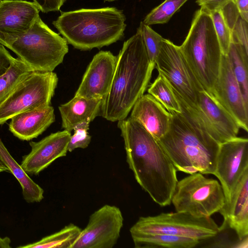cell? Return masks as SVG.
I'll return each instance as SVG.
<instances>
[{
  "mask_svg": "<svg viewBox=\"0 0 248 248\" xmlns=\"http://www.w3.org/2000/svg\"><path fill=\"white\" fill-rule=\"evenodd\" d=\"M123 138L126 162L137 182L161 207L171 203L178 181L176 170L156 140L138 121L118 122Z\"/></svg>",
  "mask_w": 248,
  "mask_h": 248,
  "instance_id": "1",
  "label": "cell"
},
{
  "mask_svg": "<svg viewBox=\"0 0 248 248\" xmlns=\"http://www.w3.org/2000/svg\"><path fill=\"white\" fill-rule=\"evenodd\" d=\"M155 63L148 56L141 32L124 43L117 57L109 91L103 99L100 112L112 122L125 119L148 87Z\"/></svg>",
  "mask_w": 248,
  "mask_h": 248,
  "instance_id": "2",
  "label": "cell"
},
{
  "mask_svg": "<svg viewBox=\"0 0 248 248\" xmlns=\"http://www.w3.org/2000/svg\"><path fill=\"white\" fill-rule=\"evenodd\" d=\"M169 112V130L158 141L176 170L214 175L220 144L183 113Z\"/></svg>",
  "mask_w": 248,
  "mask_h": 248,
  "instance_id": "3",
  "label": "cell"
},
{
  "mask_svg": "<svg viewBox=\"0 0 248 248\" xmlns=\"http://www.w3.org/2000/svg\"><path fill=\"white\" fill-rule=\"evenodd\" d=\"M123 11L116 7L61 12L52 24L67 43L81 50L109 46L121 40L126 25Z\"/></svg>",
  "mask_w": 248,
  "mask_h": 248,
  "instance_id": "4",
  "label": "cell"
},
{
  "mask_svg": "<svg viewBox=\"0 0 248 248\" xmlns=\"http://www.w3.org/2000/svg\"><path fill=\"white\" fill-rule=\"evenodd\" d=\"M0 44L8 47L32 71L53 72L68 52V43L38 17L27 30L0 34Z\"/></svg>",
  "mask_w": 248,
  "mask_h": 248,
  "instance_id": "5",
  "label": "cell"
},
{
  "mask_svg": "<svg viewBox=\"0 0 248 248\" xmlns=\"http://www.w3.org/2000/svg\"><path fill=\"white\" fill-rule=\"evenodd\" d=\"M179 46L203 89L212 94L222 54L209 15L201 9L195 12L187 35Z\"/></svg>",
  "mask_w": 248,
  "mask_h": 248,
  "instance_id": "6",
  "label": "cell"
},
{
  "mask_svg": "<svg viewBox=\"0 0 248 248\" xmlns=\"http://www.w3.org/2000/svg\"><path fill=\"white\" fill-rule=\"evenodd\" d=\"M171 202L176 212L204 217L219 212L225 205V198L217 180L198 172L177 181Z\"/></svg>",
  "mask_w": 248,
  "mask_h": 248,
  "instance_id": "7",
  "label": "cell"
},
{
  "mask_svg": "<svg viewBox=\"0 0 248 248\" xmlns=\"http://www.w3.org/2000/svg\"><path fill=\"white\" fill-rule=\"evenodd\" d=\"M129 231L130 234H164L191 238L201 242L216 237L220 228L210 217H198L176 212L140 217Z\"/></svg>",
  "mask_w": 248,
  "mask_h": 248,
  "instance_id": "8",
  "label": "cell"
},
{
  "mask_svg": "<svg viewBox=\"0 0 248 248\" xmlns=\"http://www.w3.org/2000/svg\"><path fill=\"white\" fill-rule=\"evenodd\" d=\"M58 82L53 72H30L0 104V124L18 113L50 106Z\"/></svg>",
  "mask_w": 248,
  "mask_h": 248,
  "instance_id": "9",
  "label": "cell"
},
{
  "mask_svg": "<svg viewBox=\"0 0 248 248\" xmlns=\"http://www.w3.org/2000/svg\"><path fill=\"white\" fill-rule=\"evenodd\" d=\"M175 96L182 113L194 121L219 144L237 137L239 124L212 94L205 91L200 92L194 105H188Z\"/></svg>",
  "mask_w": 248,
  "mask_h": 248,
  "instance_id": "10",
  "label": "cell"
},
{
  "mask_svg": "<svg viewBox=\"0 0 248 248\" xmlns=\"http://www.w3.org/2000/svg\"><path fill=\"white\" fill-rule=\"evenodd\" d=\"M156 68L170 85L174 93L188 105H194L204 91L190 69L179 46L163 38L155 61Z\"/></svg>",
  "mask_w": 248,
  "mask_h": 248,
  "instance_id": "11",
  "label": "cell"
},
{
  "mask_svg": "<svg viewBox=\"0 0 248 248\" xmlns=\"http://www.w3.org/2000/svg\"><path fill=\"white\" fill-rule=\"evenodd\" d=\"M123 222L118 207L104 205L90 216L71 248H112L120 237Z\"/></svg>",
  "mask_w": 248,
  "mask_h": 248,
  "instance_id": "12",
  "label": "cell"
},
{
  "mask_svg": "<svg viewBox=\"0 0 248 248\" xmlns=\"http://www.w3.org/2000/svg\"><path fill=\"white\" fill-rule=\"evenodd\" d=\"M247 169V138L237 137L220 144L214 175L219 180L223 189L225 205L229 202L234 187Z\"/></svg>",
  "mask_w": 248,
  "mask_h": 248,
  "instance_id": "13",
  "label": "cell"
},
{
  "mask_svg": "<svg viewBox=\"0 0 248 248\" xmlns=\"http://www.w3.org/2000/svg\"><path fill=\"white\" fill-rule=\"evenodd\" d=\"M212 94L217 102L236 120L240 128L248 131V107L226 55H222L219 74Z\"/></svg>",
  "mask_w": 248,
  "mask_h": 248,
  "instance_id": "14",
  "label": "cell"
},
{
  "mask_svg": "<svg viewBox=\"0 0 248 248\" xmlns=\"http://www.w3.org/2000/svg\"><path fill=\"white\" fill-rule=\"evenodd\" d=\"M71 136L66 130L51 133L38 142L31 141L30 152L22 157L20 166L30 175H38L57 159L65 156Z\"/></svg>",
  "mask_w": 248,
  "mask_h": 248,
  "instance_id": "15",
  "label": "cell"
},
{
  "mask_svg": "<svg viewBox=\"0 0 248 248\" xmlns=\"http://www.w3.org/2000/svg\"><path fill=\"white\" fill-rule=\"evenodd\" d=\"M117 57L110 51H100L89 63L75 95L103 99L108 94L114 74Z\"/></svg>",
  "mask_w": 248,
  "mask_h": 248,
  "instance_id": "16",
  "label": "cell"
},
{
  "mask_svg": "<svg viewBox=\"0 0 248 248\" xmlns=\"http://www.w3.org/2000/svg\"><path fill=\"white\" fill-rule=\"evenodd\" d=\"M223 216L222 226L227 225L236 233L239 241L248 236V169L234 187L229 202L219 212Z\"/></svg>",
  "mask_w": 248,
  "mask_h": 248,
  "instance_id": "17",
  "label": "cell"
},
{
  "mask_svg": "<svg viewBox=\"0 0 248 248\" xmlns=\"http://www.w3.org/2000/svg\"><path fill=\"white\" fill-rule=\"evenodd\" d=\"M33 2L22 0L0 1V34H15L29 29L39 17Z\"/></svg>",
  "mask_w": 248,
  "mask_h": 248,
  "instance_id": "18",
  "label": "cell"
},
{
  "mask_svg": "<svg viewBox=\"0 0 248 248\" xmlns=\"http://www.w3.org/2000/svg\"><path fill=\"white\" fill-rule=\"evenodd\" d=\"M131 111L130 117L139 122L156 140L168 132L170 113L151 94L142 95Z\"/></svg>",
  "mask_w": 248,
  "mask_h": 248,
  "instance_id": "19",
  "label": "cell"
},
{
  "mask_svg": "<svg viewBox=\"0 0 248 248\" xmlns=\"http://www.w3.org/2000/svg\"><path fill=\"white\" fill-rule=\"evenodd\" d=\"M10 120V131L19 140L29 141L42 134L54 122V109L49 106L18 113Z\"/></svg>",
  "mask_w": 248,
  "mask_h": 248,
  "instance_id": "20",
  "label": "cell"
},
{
  "mask_svg": "<svg viewBox=\"0 0 248 248\" xmlns=\"http://www.w3.org/2000/svg\"><path fill=\"white\" fill-rule=\"evenodd\" d=\"M102 100L75 95L67 103L61 105L59 110L62 128L71 132L79 124L92 122L100 112Z\"/></svg>",
  "mask_w": 248,
  "mask_h": 248,
  "instance_id": "21",
  "label": "cell"
},
{
  "mask_svg": "<svg viewBox=\"0 0 248 248\" xmlns=\"http://www.w3.org/2000/svg\"><path fill=\"white\" fill-rule=\"evenodd\" d=\"M0 157L19 183L24 199L28 203L40 202L44 199L43 189L34 181L12 156L0 139Z\"/></svg>",
  "mask_w": 248,
  "mask_h": 248,
  "instance_id": "22",
  "label": "cell"
},
{
  "mask_svg": "<svg viewBox=\"0 0 248 248\" xmlns=\"http://www.w3.org/2000/svg\"><path fill=\"white\" fill-rule=\"evenodd\" d=\"M135 248H192L200 242L196 239L164 234H131Z\"/></svg>",
  "mask_w": 248,
  "mask_h": 248,
  "instance_id": "23",
  "label": "cell"
},
{
  "mask_svg": "<svg viewBox=\"0 0 248 248\" xmlns=\"http://www.w3.org/2000/svg\"><path fill=\"white\" fill-rule=\"evenodd\" d=\"M226 56L230 62L243 100L248 107V52L239 44L231 42Z\"/></svg>",
  "mask_w": 248,
  "mask_h": 248,
  "instance_id": "24",
  "label": "cell"
},
{
  "mask_svg": "<svg viewBox=\"0 0 248 248\" xmlns=\"http://www.w3.org/2000/svg\"><path fill=\"white\" fill-rule=\"evenodd\" d=\"M81 229L70 223L60 231L31 243L17 247L20 248H71Z\"/></svg>",
  "mask_w": 248,
  "mask_h": 248,
  "instance_id": "25",
  "label": "cell"
},
{
  "mask_svg": "<svg viewBox=\"0 0 248 248\" xmlns=\"http://www.w3.org/2000/svg\"><path fill=\"white\" fill-rule=\"evenodd\" d=\"M31 71L19 58H15L9 69L0 77V104Z\"/></svg>",
  "mask_w": 248,
  "mask_h": 248,
  "instance_id": "26",
  "label": "cell"
},
{
  "mask_svg": "<svg viewBox=\"0 0 248 248\" xmlns=\"http://www.w3.org/2000/svg\"><path fill=\"white\" fill-rule=\"evenodd\" d=\"M149 94L153 96L168 111L181 113V108L173 90L167 80L159 74L148 89Z\"/></svg>",
  "mask_w": 248,
  "mask_h": 248,
  "instance_id": "27",
  "label": "cell"
},
{
  "mask_svg": "<svg viewBox=\"0 0 248 248\" xmlns=\"http://www.w3.org/2000/svg\"><path fill=\"white\" fill-rule=\"evenodd\" d=\"M188 0H165L153 9L142 21L150 26L167 23L172 16Z\"/></svg>",
  "mask_w": 248,
  "mask_h": 248,
  "instance_id": "28",
  "label": "cell"
},
{
  "mask_svg": "<svg viewBox=\"0 0 248 248\" xmlns=\"http://www.w3.org/2000/svg\"><path fill=\"white\" fill-rule=\"evenodd\" d=\"M138 28L141 32L149 59L155 63L163 38L142 21Z\"/></svg>",
  "mask_w": 248,
  "mask_h": 248,
  "instance_id": "29",
  "label": "cell"
},
{
  "mask_svg": "<svg viewBox=\"0 0 248 248\" xmlns=\"http://www.w3.org/2000/svg\"><path fill=\"white\" fill-rule=\"evenodd\" d=\"M222 55H227L232 41L231 31L225 21L220 10L210 15Z\"/></svg>",
  "mask_w": 248,
  "mask_h": 248,
  "instance_id": "30",
  "label": "cell"
},
{
  "mask_svg": "<svg viewBox=\"0 0 248 248\" xmlns=\"http://www.w3.org/2000/svg\"><path fill=\"white\" fill-rule=\"evenodd\" d=\"M89 124L83 122L77 125L73 129L68 145V152H71L77 148H87L91 141V136L88 133Z\"/></svg>",
  "mask_w": 248,
  "mask_h": 248,
  "instance_id": "31",
  "label": "cell"
},
{
  "mask_svg": "<svg viewBox=\"0 0 248 248\" xmlns=\"http://www.w3.org/2000/svg\"><path fill=\"white\" fill-rule=\"evenodd\" d=\"M248 22L239 17L231 31V42L239 44L248 52Z\"/></svg>",
  "mask_w": 248,
  "mask_h": 248,
  "instance_id": "32",
  "label": "cell"
},
{
  "mask_svg": "<svg viewBox=\"0 0 248 248\" xmlns=\"http://www.w3.org/2000/svg\"><path fill=\"white\" fill-rule=\"evenodd\" d=\"M223 18L232 31L240 17L235 3L230 0L220 10Z\"/></svg>",
  "mask_w": 248,
  "mask_h": 248,
  "instance_id": "33",
  "label": "cell"
},
{
  "mask_svg": "<svg viewBox=\"0 0 248 248\" xmlns=\"http://www.w3.org/2000/svg\"><path fill=\"white\" fill-rule=\"evenodd\" d=\"M40 11L47 13L49 12L58 11L64 4L65 0H33Z\"/></svg>",
  "mask_w": 248,
  "mask_h": 248,
  "instance_id": "34",
  "label": "cell"
},
{
  "mask_svg": "<svg viewBox=\"0 0 248 248\" xmlns=\"http://www.w3.org/2000/svg\"><path fill=\"white\" fill-rule=\"evenodd\" d=\"M230 0H197L196 2L201 6V9L210 15L212 13L220 10Z\"/></svg>",
  "mask_w": 248,
  "mask_h": 248,
  "instance_id": "35",
  "label": "cell"
},
{
  "mask_svg": "<svg viewBox=\"0 0 248 248\" xmlns=\"http://www.w3.org/2000/svg\"><path fill=\"white\" fill-rule=\"evenodd\" d=\"M15 58L0 44V77L9 69Z\"/></svg>",
  "mask_w": 248,
  "mask_h": 248,
  "instance_id": "36",
  "label": "cell"
},
{
  "mask_svg": "<svg viewBox=\"0 0 248 248\" xmlns=\"http://www.w3.org/2000/svg\"><path fill=\"white\" fill-rule=\"evenodd\" d=\"M240 16L248 22V0H233Z\"/></svg>",
  "mask_w": 248,
  "mask_h": 248,
  "instance_id": "37",
  "label": "cell"
},
{
  "mask_svg": "<svg viewBox=\"0 0 248 248\" xmlns=\"http://www.w3.org/2000/svg\"><path fill=\"white\" fill-rule=\"evenodd\" d=\"M11 239L8 237H1L0 236V248H11Z\"/></svg>",
  "mask_w": 248,
  "mask_h": 248,
  "instance_id": "38",
  "label": "cell"
},
{
  "mask_svg": "<svg viewBox=\"0 0 248 248\" xmlns=\"http://www.w3.org/2000/svg\"><path fill=\"white\" fill-rule=\"evenodd\" d=\"M5 171L10 172L9 169L5 165L0 157V173Z\"/></svg>",
  "mask_w": 248,
  "mask_h": 248,
  "instance_id": "39",
  "label": "cell"
},
{
  "mask_svg": "<svg viewBox=\"0 0 248 248\" xmlns=\"http://www.w3.org/2000/svg\"><path fill=\"white\" fill-rule=\"evenodd\" d=\"M104 0L108 1H113L118 0Z\"/></svg>",
  "mask_w": 248,
  "mask_h": 248,
  "instance_id": "40",
  "label": "cell"
},
{
  "mask_svg": "<svg viewBox=\"0 0 248 248\" xmlns=\"http://www.w3.org/2000/svg\"><path fill=\"white\" fill-rule=\"evenodd\" d=\"M1 0H0V1H1Z\"/></svg>",
  "mask_w": 248,
  "mask_h": 248,
  "instance_id": "41",
  "label": "cell"
}]
</instances>
